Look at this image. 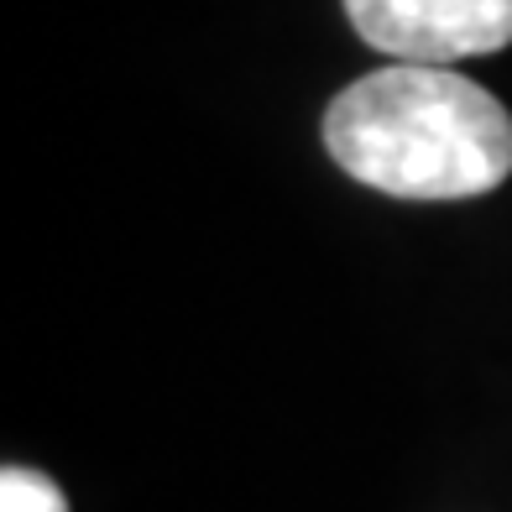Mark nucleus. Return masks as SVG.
Listing matches in <instances>:
<instances>
[{"label": "nucleus", "mask_w": 512, "mask_h": 512, "mask_svg": "<svg viewBox=\"0 0 512 512\" xmlns=\"http://www.w3.org/2000/svg\"><path fill=\"white\" fill-rule=\"evenodd\" d=\"M324 147L392 199H476L512 173V115L445 63H387L324 110Z\"/></svg>", "instance_id": "nucleus-1"}, {"label": "nucleus", "mask_w": 512, "mask_h": 512, "mask_svg": "<svg viewBox=\"0 0 512 512\" xmlns=\"http://www.w3.org/2000/svg\"><path fill=\"white\" fill-rule=\"evenodd\" d=\"M345 16L398 63H460L512 42V0H345Z\"/></svg>", "instance_id": "nucleus-2"}, {"label": "nucleus", "mask_w": 512, "mask_h": 512, "mask_svg": "<svg viewBox=\"0 0 512 512\" xmlns=\"http://www.w3.org/2000/svg\"><path fill=\"white\" fill-rule=\"evenodd\" d=\"M0 512H68L63 486L32 465H6L0 471Z\"/></svg>", "instance_id": "nucleus-3"}]
</instances>
